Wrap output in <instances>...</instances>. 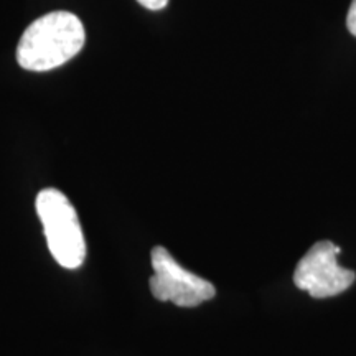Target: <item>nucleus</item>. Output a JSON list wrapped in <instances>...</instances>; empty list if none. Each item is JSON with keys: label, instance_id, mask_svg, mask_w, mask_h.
<instances>
[{"label": "nucleus", "instance_id": "f257e3e1", "mask_svg": "<svg viewBox=\"0 0 356 356\" xmlns=\"http://www.w3.org/2000/svg\"><path fill=\"white\" fill-rule=\"evenodd\" d=\"M84 26L74 13L58 10L40 17L22 35L17 61L24 70L50 71L68 63L84 47Z\"/></svg>", "mask_w": 356, "mask_h": 356}, {"label": "nucleus", "instance_id": "f03ea898", "mask_svg": "<svg viewBox=\"0 0 356 356\" xmlns=\"http://www.w3.org/2000/svg\"><path fill=\"white\" fill-rule=\"evenodd\" d=\"M35 207L51 256L65 269H78L86 259V241L68 197L56 188H44L38 193Z\"/></svg>", "mask_w": 356, "mask_h": 356}, {"label": "nucleus", "instance_id": "7ed1b4c3", "mask_svg": "<svg viewBox=\"0 0 356 356\" xmlns=\"http://www.w3.org/2000/svg\"><path fill=\"white\" fill-rule=\"evenodd\" d=\"M150 261L154 267L150 291L157 300L173 302L178 307H197L215 297L216 289L210 280L186 270L163 246L152 249Z\"/></svg>", "mask_w": 356, "mask_h": 356}, {"label": "nucleus", "instance_id": "20e7f679", "mask_svg": "<svg viewBox=\"0 0 356 356\" xmlns=\"http://www.w3.org/2000/svg\"><path fill=\"white\" fill-rule=\"evenodd\" d=\"M340 248L332 241H320L309 249L293 273V282L314 299L338 296L355 282L353 270L338 264Z\"/></svg>", "mask_w": 356, "mask_h": 356}, {"label": "nucleus", "instance_id": "39448f33", "mask_svg": "<svg viewBox=\"0 0 356 356\" xmlns=\"http://www.w3.org/2000/svg\"><path fill=\"white\" fill-rule=\"evenodd\" d=\"M346 26H348L350 33L356 37V0H353L350 6L348 17H346Z\"/></svg>", "mask_w": 356, "mask_h": 356}, {"label": "nucleus", "instance_id": "423d86ee", "mask_svg": "<svg viewBox=\"0 0 356 356\" xmlns=\"http://www.w3.org/2000/svg\"><path fill=\"white\" fill-rule=\"evenodd\" d=\"M142 7L149 8V10H162L167 7L168 0H137Z\"/></svg>", "mask_w": 356, "mask_h": 356}]
</instances>
